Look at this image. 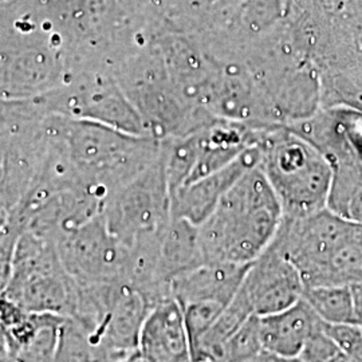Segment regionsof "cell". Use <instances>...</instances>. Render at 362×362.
Listing matches in <instances>:
<instances>
[{"label": "cell", "instance_id": "277c9868", "mask_svg": "<svg viewBox=\"0 0 362 362\" xmlns=\"http://www.w3.org/2000/svg\"><path fill=\"white\" fill-rule=\"evenodd\" d=\"M258 167L276 194L285 219H297L325 209L330 173L317 148L293 128L260 129Z\"/></svg>", "mask_w": 362, "mask_h": 362}, {"label": "cell", "instance_id": "7c38bea8", "mask_svg": "<svg viewBox=\"0 0 362 362\" xmlns=\"http://www.w3.org/2000/svg\"><path fill=\"white\" fill-rule=\"evenodd\" d=\"M137 350L148 362H194L180 305L167 298L149 310Z\"/></svg>", "mask_w": 362, "mask_h": 362}, {"label": "cell", "instance_id": "52a82bcc", "mask_svg": "<svg viewBox=\"0 0 362 362\" xmlns=\"http://www.w3.org/2000/svg\"><path fill=\"white\" fill-rule=\"evenodd\" d=\"M103 216L109 231L129 248L164 233L172 214L163 148L152 165L107 197Z\"/></svg>", "mask_w": 362, "mask_h": 362}, {"label": "cell", "instance_id": "2e32d148", "mask_svg": "<svg viewBox=\"0 0 362 362\" xmlns=\"http://www.w3.org/2000/svg\"><path fill=\"white\" fill-rule=\"evenodd\" d=\"M206 263L199 240V227L184 219L172 218L161 235L158 247V272L161 279L170 281L184 272Z\"/></svg>", "mask_w": 362, "mask_h": 362}, {"label": "cell", "instance_id": "9c48e42d", "mask_svg": "<svg viewBox=\"0 0 362 362\" xmlns=\"http://www.w3.org/2000/svg\"><path fill=\"white\" fill-rule=\"evenodd\" d=\"M67 73L64 49L54 42L0 45V100L35 101L58 89Z\"/></svg>", "mask_w": 362, "mask_h": 362}, {"label": "cell", "instance_id": "30bf717a", "mask_svg": "<svg viewBox=\"0 0 362 362\" xmlns=\"http://www.w3.org/2000/svg\"><path fill=\"white\" fill-rule=\"evenodd\" d=\"M305 285L297 267L272 243L250 263L238 297L255 317L285 310L303 298Z\"/></svg>", "mask_w": 362, "mask_h": 362}, {"label": "cell", "instance_id": "6da1fadb", "mask_svg": "<svg viewBox=\"0 0 362 362\" xmlns=\"http://www.w3.org/2000/svg\"><path fill=\"white\" fill-rule=\"evenodd\" d=\"M284 211L258 165L248 169L199 226L204 262L250 264L272 245Z\"/></svg>", "mask_w": 362, "mask_h": 362}, {"label": "cell", "instance_id": "cb8c5ba5", "mask_svg": "<svg viewBox=\"0 0 362 362\" xmlns=\"http://www.w3.org/2000/svg\"><path fill=\"white\" fill-rule=\"evenodd\" d=\"M350 288H351V296L354 300V309H356L357 318H358L360 324H362V279L356 284H351Z\"/></svg>", "mask_w": 362, "mask_h": 362}, {"label": "cell", "instance_id": "5b68a950", "mask_svg": "<svg viewBox=\"0 0 362 362\" xmlns=\"http://www.w3.org/2000/svg\"><path fill=\"white\" fill-rule=\"evenodd\" d=\"M34 103L47 115L93 121L132 134L151 136L110 66L69 70L58 89Z\"/></svg>", "mask_w": 362, "mask_h": 362}, {"label": "cell", "instance_id": "7a4b0ae2", "mask_svg": "<svg viewBox=\"0 0 362 362\" xmlns=\"http://www.w3.org/2000/svg\"><path fill=\"white\" fill-rule=\"evenodd\" d=\"M61 136L78 184L106 203L119 187L152 165L161 140L62 116Z\"/></svg>", "mask_w": 362, "mask_h": 362}, {"label": "cell", "instance_id": "44dd1931", "mask_svg": "<svg viewBox=\"0 0 362 362\" xmlns=\"http://www.w3.org/2000/svg\"><path fill=\"white\" fill-rule=\"evenodd\" d=\"M184 315L187 333L189 337L191 349L194 351L203 341L209 329L218 321L221 313L228 306L219 302H194L185 306H180Z\"/></svg>", "mask_w": 362, "mask_h": 362}, {"label": "cell", "instance_id": "4fadbf2b", "mask_svg": "<svg viewBox=\"0 0 362 362\" xmlns=\"http://www.w3.org/2000/svg\"><path fill=\"white\" fill-rule=\"evenodd\" d=\"M151 309L149 302L140 291L119 282L115 288L109 309L97 332L90 334L91 338L119 361L137 349L141 327Z\"/></svg>", "mask_w": 362, "mask_h": 362}, {"label": "cell", "instance_id": "ac0fdd59", "mask_svg": "<svg viewBox=\"0 0 362 362\" xmlns=\"http://www.w3.org/2000/svg\"><path fill=\"white\" fill-rule=\"evenodd\" d=\"M55 362H118V360L100 342L94 341L77 321L66 317L59 333Z\"/></svg>", "mask_w": 362, "mask_h": 362}, {"label": "cell", "instance_id": "e0dca14e", "mask_svg": "<svg viewBox=\"0 0 362 362\" xmlns=\"http://www.w3.org/2000/svg\"><path fill=\"white\" fill-rule=\"evenodd\" d=\"M302 299L325 324H360L350 285L305 287Z\"/></svg>", "mask_w": 362, "mask_h": 362}, {"label": "cell", "instance_id": "f1b7e54d", "mask_svg": "<svg viewBox=\"0 0 362 362\" xmlns=\"http://www.w3.org/2000/svg\"><path fill=\"white\" fill-rule=\"evenodd\" d=\"M272 358H274V362H305L303 360H300L299 357H298V358H282V357L272 356Z\"/></svg>", "mask_w": 362, "mask_h": 362}, {"label": "cell", "instance_id": "83f0119b", "mask_svg": "<svg viewBox=\"0 0 362 362\" xmlns=\"http://www.w3.org/2000/svg\"><path fill=\"white\" fill-rule=\"evenodd\" d=\"M7 220H8V214L3 208L0 207V230L4 227Z\"/></svg>", "mask_w": 362, "mask_h": 362}, {"label": "cell", "instance_id": "d6986e66", "mask_svg": "<svg viewBox=\"0 0 362 362\" xmlns=\"http://www.w3.org/2000/svg\"><path fill=\"white\" fill-rule=\"evenodd\" d=\"M66 317L40 313L38 327L11 357V362H55L61 327Z\"/></svg>", "mask_w": 362, "mask_h": 362}, {"label": "cell", "instance_id": "3957f363", "mask_svg": "<svg viewBox=\"0 0 362 362\" xmlns=\"http://www.w3.org/2000/svg\"><path fill=\"white\" fill-rule=\"evenodd\" d=\"M297 267L305 287L351 285L362 279V226L321 209L285 219L274 242Z\"/></svg>", "mask_w": 362, "mask_h": 362}, {"label": "cell", "instance_id": "9a60e30c", "mask_svg": "<svg viewBox=\"0 0 362 362\" xmlns=\"http://www.w3.org/2000/svg\"><path fill=\"white\" fill-rule=\"evenodd\" d=\"M250 264L207 262L170 281V294L180 306L194 302L230 305L236 297Z\"/></svg>", "mask_w": 362, "mask_h": 362}, {"label": "cell", "instance_id": "d4e9b609", "mask_svg": "<svg viewBox=\"0 0 362 362\" xmlns=\"http://www.w3.org/2000/svg\"><path fill=\"white\" fill-rule=\"evenodd\" d=\"M0 362H11L8 349H7V344H6V339H4L3 332H1V327H0Z\"/></svg>", "mask_w": 362, "mask_h": 362}, {"label": "cell", "instance_id": "ffe728a7", "mask_svg": "<svg viewBox=\"0 0 362 362\" xmlns=\"http://www.w3.org/2000/svg\"><path fill=\"white\" fill-rule=\"evenodd\" d=\"M263 353L259 339L258 317L248 318L223 346L216 362H248Z\"/></svg>", "mask_w": 362, "mask_h": 362}, {"label": "cell", "instance_id": "ba28073f", "mask_svg": "<svg viewBox=\"0 0 362 362\" xmlns=\"http://www.w3.org/2000/svg\"><path fill=\"white\" fill-rule=\"evenodd\" d=\"M57 248L77 284H127L130 248L109 231L103 214L65 233Z\"/></svg>", "mask_w": 362, "mask_h": 362}, {"label": "cell", "instance_id": "5bb4252c", "mask_svg": "<svg viewBox=\"0 0 362 362\" xmlns=\"http://www.w3.org/2000/svg\"><path fill=\"white\" fill-rule=\"evenodd\" d=\"M322 324L303 299L285 310L258 317L262 349L276 357L298 358Z\"/></svg>", "mask_w": 362, "mask_h": 362}, {"label": "cell", "instance_id": "7402d4cb", "mask_svg": "<svg viewBox=\"0 0 362 362\" xmlns=\"http://www.w3.org/2000/svg\"><path fill=\"white\" fill-rule=\"evenodd\" d=\"M299 358L305 362H357L327 336L324 329L311 337Z\"/></svg>", "mask_w": 362, "mask_h": 362}, {"label": "cell", "instance_id": "4316f807", "mask_svg": "<svg viewBox=\"0 0 362 362\" xmlns=\"http://www.w3.org/2000/svg\"><path fill=\"white\" fill-rule=\"evenodd\" d=\"M248 362H274V358H272V354H269V353H260L258 357H255L254 360H251V361Z\"/></svg>", "mask_w": 362, "mask_h": 362}, {"label": "cell", "instance_id": "8992f818", "mask_svg": "<svg viewBox=\"0 0 362 362\" xmlns=\"http://www.w3.org/2000/svg\"><path fill=\"white\" fill-rule=\"evenodd\" d=\"M77 294L78 284L66 272L57 245L22 233L13 272L1 296L28 313H50L69 318L76 309Z\"/></svg>", "mask_w": 362, "mask_h": 362}, {"label": "cell", "instance_id": "8fae6325", "mask_svg": "<svg viewBox=\"0 0 362 362\" xmlns=\"http://www.w3.org/2000/svg\"><path fill=\"white\" fill-rule=\"evenodd\" d=\"M259 163L257 145L250 146L233 164L199 180L181 185L170 194V214L175 219H184L194 226L203 224L220 199L233 187L240 176Z\"/></svg>", "mask_w": 362, "mask_h": 362}, {"label": "cell", "instance_id": "603a6c76", "mask_svg": "<svg viewBox=\"0 0 362 362\" xmlns=\"http://www.w3.org/2000/svg\"><path fill=\"white\" fill-rule=\"evenodd\" d=\"M325 333L333 338L350 357L362 362V324L322 325Z\"/></svg>", "mask_w": 362, "mask_h": 362}, {"label": "cell", "instance_id": "484cf974", "mask_svg": "<svg viewBox=\"0 0 362 362\" xmlns=\"http://www.w3.org/2000/svg\"><path fill=\"white\" fill-rule=\"evenodd\" d=\"M118 362H148L145 358H144L143 356H141V353L139 351V350L136 349L134 351H132L129 353L128 356H125L122 360H119Z\"/></svg>", "mask_w": 362, "mask_h": 362}]
</instances>
